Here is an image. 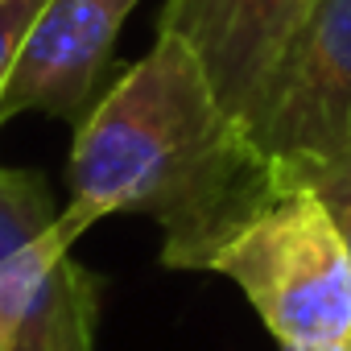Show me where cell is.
Instances as JSON below:
<instances>
[{
    "label": "cell",
    "mask_w": 351,
    "mask_h": 351,
    "mask_svg": "<svg viewBox=\"0 0 351 351\" xmlns=\"http://www.w3.org/2000/svg\"><path fill=\"white\" fill-rule=\"evenodd\" d=\"M66 215L87 232L108 215L161 228L165 269H211L285 186L244 124L215 99L199 58L169 34L75 124Z\"/></svg>",
    "instance_id": "6da1fadb"
},
{
    "label": "cell",
    "mask_w": 351,
    "mask_h": 351,
    "mask_svg": "<svg viewBox=\"0 0 351 351\" xmlns=\"http://www.w3.org/2000/svg\"><path fill=\"white\" fill-rule=\"evenodd\" d=\"M240 285L281 351H326L351 343V252L302 186H285L211 261Z\"/></svg>",
    "instance_id": "7a4b0ae2"
},
{
    "label": "cell",
    "mask_w": 351,
    "mask_h": 351,
    "mask_svg": "<svg viewBox=\"0 0 351 351\" xmlns=\"http://www.w3.org/2000/svg\"><path fill=\"white\" fill-rule=\"evenodd\" d=\"M38 169L0 165V351H95L99 277Z\"/></svg>",
    "instance_id": "3957f363"
},
{
    "label": "cell",
    "mask_w": 351,
    "mask_h": 351,
    "mask_svg": "<svg viewBox=\"0 0 351 351\" xmlns=\"http://www.w3.org/2000/svg\"><path fill=\"white\" fill-rule=\"evenodd\" d=\"M240 124L281 186L351 153V0H314Z\"/></svg>",
    "instance_id": "277c9868"
},
{
    "label": "cell",
    "mask_w": 351,
    "mask_h": 351,
    "mask_svg": "<svg viewBox=\"0 0 351 351\" xmlns=\"http://www.w3.org/2000/svg\"><path fill=\"white\" fill-rule=\"evenodd\" d=\"M136 5L141 0H46L0 91V124L21 112L79 124Z\"/></svg>",
    "instance_id": "5b68a950"
},
{
    "label": "cell",
    "mask_w": 351,
    "mask_h": 351,
    "mask_svg": "<svg viewBox=\"0 0 351 351\" xmlns=\"http://www.w3.org/2000/svg\"><path fill=\"white\" fill-rule=\"evenodd\" d=\"M314 0H165L157 34L178 38L215 99L244 120Z\"/></svg>",
    "instance_id": "8992f818"
},
{
    "label": "cell",
    "mask_w": 351,
    "mask_h": 351,
    "mask_svg": "<svg viewBox=\"0 0 351 351\" xmlns=\"http://www.w3.org/2000/svg\"><path fill=\"white\" fill-rule=\"evenodd\" d=\"M285 186H302L318 199V207L330 215V223L339 228L347 252H351V153L335 157V161H322L314 169H302Z\"/></svg>",
    "instance_id": "52a82bcc"
},
{
    "label": "cell",
    "mask_w": 351,
    "mask_h": 351,
    "mask_svg": "<svg viewBox=\"0 0 351 351\" xmlns=\"http://www.w3.org/2000/svg\"><path fill=\"white\" fill-rule=\"evenodd\" d=\"M42 9H46V0H0V91H5V79L17 62V50H21L25 34Z\"/></svg>",
    "instance_id": "ba28073f"
},
{
    "label": "cell",
    "mask_w": 351,
    "mask_h": 351,
    "mask_svg": "<svg viewBox=\"0 0 351 351\" xmlns=\"http://www.w3.org/2000/svg\"><path fill=\"white\" fill-rule=\"evenodd\" d=\"M326 351H351V343H347V347H326Z\"/></svg>",
    "instance_id": "9c48e42d"
}]
</instances>
